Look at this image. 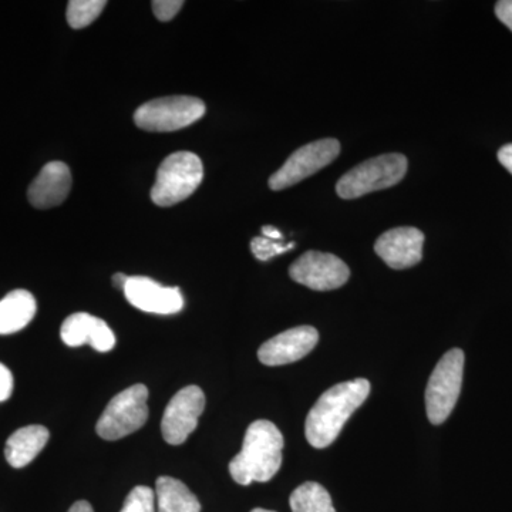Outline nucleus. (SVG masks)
Here are the masks:
<instances>
[{
  "mask_svg": "<svg viewBox=\"0 0 512 512\" xmlns=\"http://www.w3.org/2000/svg\"><path fill=\"white\" fill-rule=\"evenodd\" d=\"M370 383L366 379L349 380L326 390L312 407L305 423V436L315 448L335 443L352 414L366 402Z\"/></svg>",
  "mask_w": 512,
  "mask_h": 512,
  "instance_id": "f257e3e1",
  "label": "nucleus"
},
{
  "mask_svg": "<svg viewBox=\"0 0 512 512\" xmlns=\"http://www.w3.org/2000/svg\"><path fill=\"white\" fill-rule=\"evenodd\" d=\"M285 440L272 421L256 420L248 427L241 453L229 463L235 483H268L282 466Z\"/></svg>",
  "mask_w": 512,
  "mask_h": 512,
  "instance_id": "f03ea898",
  "label": "nucleus"
},
{
  "mask_svg": "<svg viewBox=\"0 0 512 512\" xmlns=\"http://www.w3.org/2000/svg\"><path fill=\"white\" fill-rule=\"evenodd\" d=\"M204 178V165L197 154L178 151L165 158L157 171L151 200L158 207H173L191 197Z\"/></svg>",
  "mask_w": 512,
  "mask_h": 512,
  "instance_id": "7ed1b4c3",
  "label": "nucleus"
},
{
  "mask_svg": "<svg viewBox=\"0 0 512 512\" xmlns=\"http://www.w3.org/2000/svg\"><path fill=\"white\" fill-rule=\"evenodd\" d=\"M407 158L403 154H383L343 175L336 184V192L343 200H355L370 192L386 190L403 180L407 173Z\"/></svg>",
  "mask_w": 512,
  "mask_h": 512,
  "instance_id": "20e7f679",
  "label": "nucleus"
},
{
  "mask_svg": "<svg viewBox=\"0 0 512 512\" xmlns=\"http://www.w3.org/2000/svg\"><path fill=\"white\" fill-rule=\"evenodd\" d=\"M464 352L451 349L431 373L426 389V410L430 423L443 424L458 402L463 384Z\"/></svg>",
  "mask_w": 512,
  "mask_h": 512,
  "instance_id": "39448f33",
  "label": "nucleus"
},
{
  "mask_svg": "<svg viewBox=\"0 0 512 512\" xmlns=\"http://www.w3.org/2000/svg\"><path fill=\"white\" fill-rule=\"evenodd\" d=\"M147 400L148 389L144 384H136L117 394L97 421V434L103 440L116 441L136 433L147 423Z\"/></svg>",
  "mask_w": 512,
  "mask_h": 512,
  "instance_id": "423d86ee",
  "label": "nucleus"
},
{
  "mask_svg": "<svg viewBox=\"0 0 512 512\" xmlns=\"http://www.w3.org/2000/svg\"><path fill=\"white\" fill-rule=\"evenodd\" d=\"M204 101L191 96L161 97L138 107L134 123L141 130L170 133L197 123L204 117Z\"/></svg>",
  "mask_w": 512,
  "mask_h": 512,
  "instance_id": "0eeeda50",
  "label": "nucleus"
},
{
  "mask_svg": "<svg viewBox=\"0 0 512 512\" xmlns=\"http://www.w3.org/2000/svg\"><path fill=\"white\" fill-rule=\"evenodd\" d=\"M339 153L340 144L335 138H323L306 144L296 150L285 164L271 175L269 187L274 191H282L301 183L336 160Z\"/></svg>",
  "mask_w": 512,
  "mask_h": 512,
  "instance_id": "6e6552de",
  "label": "nucleus"
},
{
  "mask_svg": "<svg viewBox=\"0 0 512 512\" xmlns=\"http://www.w3.org/2000/svg\"><path fill=\"white\" fill-rule=\"evenodd\" d=\"M289 275L312 291H333L348 282L349 266L336 255L325 252H305L289 268Z\"/></svg>",
  "mask_w": 512,
  "mask_h": 512,
  "instance_id": "1a4fd4ad",
  "label": "nucleus"
},
{
  "mask_svg": "<svg viewBox=\"0 0 512 512\" xmlns=\"http://www.w3.org/2000/svg\"><path fill=\"white\" fill-rule=\"evenodd\" d=\"M205 409V394L198 386H187L175 394L165 407L161 433L171 446L185 443L198 426Z\"/></svg>",
  "mask_w": 512,
  "mask_h": 512,
  "instance_id": "9d476101",
  "label": "nucleus"
},
{
  "mask_svg": "<svg viewBox=\"0 0 512 512\" xmlns=\"http://www.w3.org/2000/svg\"><path fill=\"white\" fill-rule=\"evenodd\" d=\"M123 292L127 301L143 312L174 315L184 309L180 288H168L147 276H130Z\"/></svg>",
  "mask_w": 512,
  "mask_h": 512,
  "instance_id": "9b49d317",
  "label": "nucleus"
},
{
  "mask_svg": "<svg viewBox=\"0 0 512 512\" xmlns=\"http://www.w3.org/2000/svg\"><path fill=\"white\" fill-rule=\"evenodd\" d=\"M318 342V330L312 326H298L265 342L258 350V357L266 366L289 365L308 356Z\"/></svg>",
  "mask_w": 512,
  "mask_h": 512,
  "instance_id": "f8f14e48",
  "label": "nucleus"
},
{
  "mask_svg": "<svg viewBox=\"0 0 512 512\" xmlns=\"http://www.w3.org/2000/svg\"><path fill=\"white\" fill-rule=\"evenodd\" d=\"M424 234L420 229L400 227L384 232L375 244L376 254L392 269H406L423 258Z\"/></svg>",
  "mask_w": 512,
  "mask_h": 512,
  "instance_id": "ddd939ff",
  "label": "nucleus"
},
{
  "mask_svg": "<svg viewBox=\"0 0 512 512\" xmlns=\"http://www.w3.org/2000/svg\"><path fill=\"white\" fill-rule=\"evenodd\" d=\"M62 340L70 348L90 345L97 352L106 353L116 346V336L103 319L90 313H73L60 329Z\"/></svg>",
  "mask_w": 512,
  "mask_h": 512,
  "instance_id": "4468645a",
  "label": "nucleus"
},
{
  "mask_svg": "<svg viewBox=\"0 0 512 512\" xmlns=\"http://www.w3.org/2000/svg\"><path fill=\"white\" fill-rule=\"evenodd\" d=\"M72 188V173L62 161H52L42 168L30 184L28 198L37 210H49L66 200Z\"/></svg>",
  "mask_w": 512,
  "mask_h": 512,
  "instance_id": "2eb2a0df",
  "label": "nucleus"
},
{
  "mask_svg": "<svg viewBox=\"0 0 512 512\" xmlns=\"http://www.w3.org/2000/svg\"><path fill=\"white\" fill-rule=\"evenodd\" d=\"M49 437V430L43 426H26L16 430L6 441V460L13 468L29 466L46 447Z\"/></svg>",
  "mask_w": 512,
  "mask_h": 512,
  "instance_id": "dca6fc26",
  "label": "nucleus"
},
{
  "mask_svg": "<svg viewBox=\"0 0 512 512\" xmlns=\"http://www.w3.org/2000/svg\"><path fill=\"white\" fill-rule=\"evenodd\" d=\"M36 299L25 289H16L0 301V335H12L25 329L35 318Z\"/></svg>",
  "mask_w": 512,
  "mask_h": 512,
  "instance_id": "f3484780",
  "label": "nucleus"
},
{
  "mask_svg": "<svg viewBox=\"0 0 512 512\" xmlns=\"http://www.w3.org/2000/svg\"><path fill=\"white\" fill-rule=\"evenodd\" d=\"M158 512H201L198 498L190 488L173 477H160L156 483Z\"/></svg>",
  "mask_w": 512,
  "mask_h": 512,
  "instance_id": "a211bd4d",
  "label": "nucleus"
},
{
  "mask_svg": "<svg viewBox=\"0 0 512 512\" xmlns=\"http://www.w3.org/2000/svg\"><path fill=\"white\" fill-rule=\"evenodd\" d=\"M289 504L292 512H336L328 490L312 481L299 485L289 498Z\"/></svg>",
  "mask_w": 512,
  "mask_h": 512,
  "instance_id": "6ab92c4d",
  "label": "nucleus"
},
{
  "mask_svg": "<svg viewBox=\"0 0 512 512\" xmlns=\"http://www.w3.org/2000/svg\"><path fill=\"white\" fill-rule=\"evenodd\" d=\"M104 0H72L67 6V22L73 29H83L99 18L106 8Z\"/></svg>",
  "mask_w": 512,
  "mask_h": 512,
  "instance_id": "aec40b11",
  "label": "nucleus"
},
{
  "mask_svg": "<svg viewBox=\"0 0 512 512\" xmlns=\"http://www.w3.org/2000/svg\"><path fill=\"white\" fill-rule=\"evenodd\" d=\"M120 512H156V491L138 485L127 495Z\"/></svg>",
  "mask_w": 512,
  "mask_h": 512,
  "instance_id": "412c9836",
  "label": "nucleus"
},
{
  "mask_svg": "<svg viewBox=\"0 0 512 512\" xmlns=\"http://www.w3.org/2000/svg\"><path fill=\"white\" fill-rule=\"evenodd\" d=\"M293 247H295L293 242L285 245L282 244V242L272 241V239L265 237H256L251 241L252 254H254L259 261H269V259L275 258V256L291 251Z\"/></svg>",
  "mask_w": 512,
  "mask_h": 512,
  "instance_id": "4be33fe9",
  "label": "nucleus"
},
{
  "mask_svg": "<svg viewBox=\"0 0 512 512\" xmlns=\"http://www.w3.org/2000/svg\"><path fill=\"white\" fill-rule=\"evenodd\" d=\"M183 6V0H156L153 2L154 15L161 22H170Z\"/></svg>",
  "mask_w": 512,
  "mask_h": 512,
  "instance_id": "5701e85b",
  "label": "nucleus"
},
{
  "mask_svg": "<svg viewBox=\"0 0 512 512\" xmlns=\"http://www.w3.org/2000/svg\"><path fill=\"white\" fill-rule=\"evenodd\" d=\"M13 392V376L12 372L0 363V403L10 399Z\"/></svg>",
  "mask_w": 512,
  "mask_h": 512,
  "instance_id": "b1692460",
  "label": "nucleus"
},
{
  "mask_svg": "<svg viewBox=\"0 0 512 512\" xmlns=\"http://www.w3.org/2000/svg\"><path fill=\"white\" fill-rule=\"evenodd\" d=\"M495 15L512 32V0H501V2H498L495 5Z\"/></svg>",
  "mask_w": 512,
  "mask_h": 512,
  "instance_id": "393cba45",
  "label": "nucleus"
},
{
  "mask_svg": "<svg viewBox=\"0 0 512 512\" xmlns=\"http://www.w3.org/2000/svg\"><path fill=\"white\" fill-rule=\"evenodd\" d=\"M498 161L512 174V144H507L498 151Z\"/></svg>",
  "mask_w": 512,
  "mask_h": 512,
  "instance_id": "a878e982",
  "label": "nucleus"
},
{
  "mask_svg": "<svg viewBox=\"0 0 512 512\" xmlns=\"http://www.w3.org/2000/svg\"><path fill=\"white\" fill-rule=\"evenodd\" d=\"M262 234H264L265 238L272 239V241H281L282 234L278 228L271 227V225H266V227L262 228Z\"/></svg>",
  "mask_w": 512,
  "mask_h": 512,
  "instance_id": "bb28decb",
  "label": "nucleus"
},
{
  "mask_svg": "<svg viewBox=\"0 0 512 512\" xmlns=\"http://www.w3.org/2000/svg\"><path fill=\"white\" fill-rule=\"evenodd\" d=\"M69 512H94L92 505L87 503V501H77L72 505Z\"/></svg>",
  "mask_w": 512,
  "mask_h": 512,
  "instance_id": "cd10ccee",
  "label": "nucleus"
},
{
  "mask_svg": "<svg viewBox=\"0 0 512 512\" xmlns=\"http://www.w3.org/2000/svg\"><path fill=\"white\" fill-rule=\"evenodd\" d=\"M128 278H130V276L124 274H116L113 276V279H111V281H113V285L116 286L117 289H121V291H124V288H126Z\"/></svg>",
  "mask_w": 512,
  "mask_h": 512,
  "instance_id": "c85d7f7f",
  "label": "nucleus"
},
{
  "mask_svg": "<svg viewBox=\"0 0 512 512\" xmlns=\"http://www.w3.org/2000/svg\"><path fill=\"white\" fill-rule=\"evenodd\" d=\"M251 512H275V511L264 510V508H255V510H252Z\"/></svg>",
  "mask_w": 512,
  "mask_h": 512,
  "instance_id": "c756f323",
  "label": "nucleus"
}]
</instances>
